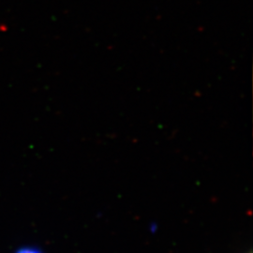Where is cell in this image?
<instances>
[{
    "mask_svg": "<svg viewBox=\"0 0 253 253\" xmlns=\"http://www.w3.org/2000/svg\"><path fill=\"white\" fill-rule=\"evenodd\" d=\"M14 253H43V252L36 247L27 246V247L19 248L18 250Z\"/></svg>",
    "mask_w": 253,
    "mask_h": 253,
    "instance_id": "obj_1",
    "label": "cell"
}]
</instances>
